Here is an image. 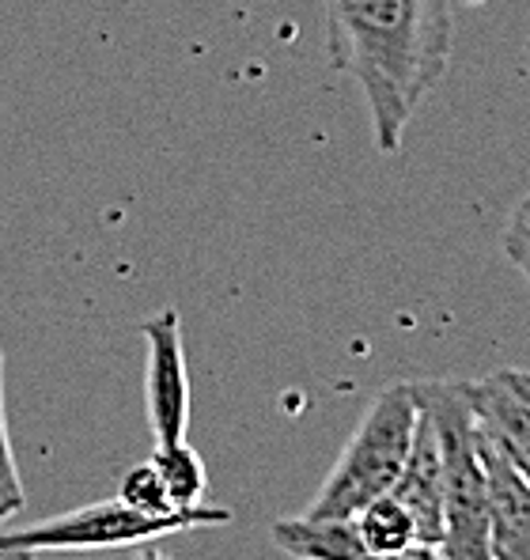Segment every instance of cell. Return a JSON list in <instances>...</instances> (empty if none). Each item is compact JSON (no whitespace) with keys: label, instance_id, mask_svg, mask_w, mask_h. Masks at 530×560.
Here are the masks:
<instances>
[{"label":"cell","instance_id":"10","mask_svg":"<svg viewBox=\"0 0 530 560\" xmlns=\"http://www.w3.org/2000/svg\"><path fill=\"white\" fill-rule=\"evenodd\" d=\"M349 523H353L356 538L368 549H379V553H402V549H410V546H420L417 523H413V515L405 512V504L394 492L364 504Z\"/></svg>","mask_w":530,"mask_h":560},{"label":"cell","instance_id":"19","mask_svg":"<svg viewBox=\"0 0 530 560\" xmlns=\"http://www.w3.org/2000/svg\"><path fill=\"white\" fill-rule=\"evenodd\" d=\"M4 518H8V515H0V523H4Z\"/></svg>","mask_w":530,"mask_h":560},{"label":"cell","instance_id":"1","mask_svg":"<svg viewBox=\"0 0 530 560\" xmlns=\"http://www.w3.org/2000/svg\"><path fill=\"white\" fill-rule=\"evenodd\" d=\"M326 57L360 88L379 155H394L454 54L451 0H322Z\"/></svg>","mask_w":530,"mask_h":560},{"label":"cell","instance_id":"15","mask_svg":"<svg viewBox=\"0 0 530 560\" xmlns=\"http://www.w3.org/2000/svg\"><path fill=\"white\" fill-rule=\"evenodd\" d=\"M500 375L508 378V386H511V390H516V394H523V398L530 401V372H519V368H504Z\"/></svg>","mask_w":530,"mask_h":560},{"label":"cell","instance_id":"18","mask_svg":"<svg viewBox=\"0 0 530 560\" xmlns=\"http://www.w3.org/2000/svg\"><path fill=\"white\" fill-rule=\"evenodd\" d=\"M462 4H470V8H482V4H488V0H462Z\"/></svg>","mask_w":530,"mask_h":560},{"label":"cell","instance_id":"4","mask_svg":"<svg viewBox=\"0 0 530 560\" xmlns=\"http://www.w3.org/2000/svg\"><path fill=\"white\" fill-rule=\"evenodd\" d=\"M231 512L212 504L178 508L168 515H145L129 508L126 500H99V504L77 508V512L54 515L46 523L23 526V530L0 534V546L27 549V553H95V549H122L160 541L178 530H197V526H228Z\"/></svg>","mask_w":530,"mask_h":560},{"label":"cell","instance_id":"11","mask_svg":"<svg viewBox=\"0 0 530 560\" xmlns=\"http://www.w3.org/2000/svg\"><path fill=\"white\" fill-rule=\"evenodd\" d=\"M148 463H152L155 474H160V481H163V489H168L171 504H175V508L201 504L209 477H205L201 455H197V451L189 447L186 440H178V443H155V451H152V458H148Z\"/></svg>","mask_w":530,"mask_h":560},{"label":"cell","instance_id":"8","mask_svg":"<svg viewBox=\"0 0 530 560\" xmlns=\"http://www.w3.org/2000/svg\"><path fill=\"white\" fill-rule=\"evenodd\" d=\"M470 406L485 440L523 474L530 485V401L508 386L500 372L485 378H466Z\"/></svg>","mask_w":530,"mask_h":560},{"label":"cell","instance_id":"13","mask_svg":"<svg viewBox=\"0 0 530 560\" xmlns=\"http://www.w3.org/2000/svg\"><path fill=\"white\" fill-rule=\"evenodd\" d=\"M23 481L15 469L12 435H8V409H4V352H0V515H15L23 508Z\"/></svg>","mask_w":530,"mask_h":560},{"label":"cell","instance_id":"5","mask_svg":"<svg viewBox=\"0 0 530 560\" xmlns=\"http://www.w3.org/2000/svg\"><path fill=\"white\" fill-rule=\"evenodd\" d=\"M145 406L155 443L186 440L189 424V372H186V345H182V315L175 307H163L145 326Z\"/></svg>","mask_w":530,"mask_h":560},{"label":"cell","instance_id":"12","mask_svg":"<svg viewBox=\"0 0 530 560\" xmlns=\"http://www.w3.org/2000/svg\"><path fill=\"white\" fill-rule=\"evenodd\" d=\"M118 500H126L129 508L145 515H168V512H178L175 504L168 500V489H163L160 474H155L152 463H140L132 466L118 485Z\"/></svg>","mask_w":530,"mask_h":560},{"label":"cell","instance_id":"7","mask_svg":"<svg viewBox=\"0 0 530 560\" xmlns=\"http://www.w3.org/2000/svg\"><path fill=\"white\" fill-rule=\"evenodd\" d=\"M394 497L405 504V512L417 523V541L420 546H440L443 538V458H440V440L428 413L420 409L417 432L410 443V458L402 466V477L394 485Z\"/></svg>","mask_w":530,"mask_h":560},{"label":"cell","instance_id":"3","mask_svg":"<svg viewBox=\"0 0 530 560\" xmlns=\"http://www.w3.org/2000/svg\"><path fill=\"white\" fill-rule=\"evenodd\" d=\"M417 417L420 406L413 383H394L379 390L337 455L334 469L326 474V481L319 485L303 518H311V523L353 518L364 504L387 497L402 477L405 458H410Z\"/></svg>","mask_w":530,"mask_h":560},{"label":"cell","instance_id":"14","mask_svg":"<svg viewBox=\"0 0 530 560\" xmlns=\"http://www.w3.org/2000/svg\"><path fill=\"white\" fill-rule=\"evenodd\" d=\"M500 246H504V258L511 261V269L530 284V194H523V201L511 209Z\"/></svg>","mask_w":530,"mask_h":560},{"label":"cell","instance_id":"9","mask_svg":"<svg viewBox=\"0 0 530 560\" xmlns=\"http://www.w3.org/2000/svg\"><path fill=\"white\" fill-rule=\"evenodd\" d=\"M273 541L280 553L296 560H443L433 546H410L402 553H379L356 538L349 518H330V523H311V518H277L273 523Z\"/></svg>","mask_w":530,"mask_h":560},{"label":"cell","instance_id":"2","mask_svg":"<svg viewBox=\"0 0 530 560\" xmlns=\"http://www.w3.org/2000/svg\"><path fill=\"white\" fill-rule=\"evenodd\" d=\"M413 394L433 420L443 458V538L436 549L443 560H493L482 428L470 406L466 378H425L413 383Z\"/></svg>","mask_w":530,"mask_h":560},{"label":"cell","instance_id":"6","mask_svg":"<svg viewBox=\"0 0 530 560\" xmlns=\"http://www.w3.org/2000/svg\"><path fill=\"white\" fill-rule=\"evenodd\" d=\"M482 463L488 481V557L530 560V485L485 440V432H482Z\"/></svg>","mask_w":530,"mask_h":560},{"label":"cell","instance_id":"17","mask_svg":"<svg viewBox=\"0 0 530 560\" xmlns=\"http://www.w3.org/2000/svg\"><path fill=\"white\" fill-rule=\"evenodd\" d=\"M0 560H35V553H27V549H12V546H0Z\"/></svg>","mask_w":530,"mask_h":560},{"label":"cell","instance_id":"16","mask_svg":"<svg viewBox=\"0 0 530 560\" xmlns=\"http://www.w3.org/2000/svg\"><path fill=\"white\" fill-rule=\"evenodd\" d=\"M132 560H171V557L163 553V549H155L152 541H145V549H140V553L132 557Z\"/></svg>","mask_w":530,"mask_h":560}]
</instances>
